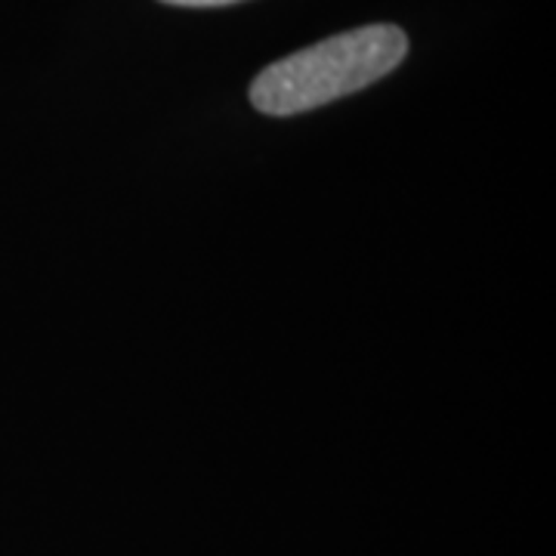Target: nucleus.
<instances>
[{"mask_svg":"<svg viewBox=\"0 0 556 556\" xmlns=\"http://www.w3.org/2000/svg\"><path fill=\"white\" fill-rule=\"evenodd\" d=\"M405 53L408 38L396 25L343 31L263 68L251 84V102L273 118L303 115L387 78Z\"/></svg>","mask_w":556,"mask_h":556,"instance_id":"f257e3e1","label":"nucleus"},{"mask_svg":"<svg viewBox=\"0 0 556 556\" xmlns=\"http://www.w3.org/2000/svg\"><path fill=\"white\" fill-rule=\"evenodd\" d=\"M161 3H174V7H229L241 0H161Z\"/></svg>","mask_w":556,"mask_h":556,"instance_id":"f03ea898","label":"nucleus"}]
</instances>
